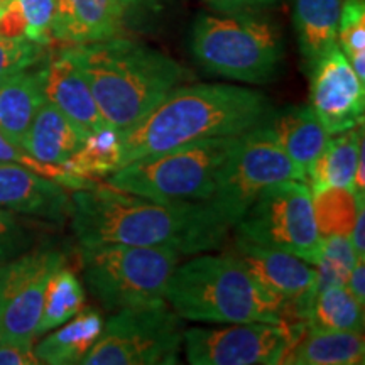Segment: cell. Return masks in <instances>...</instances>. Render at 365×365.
<instances>
[{
	"instance_id": "cell-1",
	"label": "cell",
	"mask_w": 365,
	"mask_h": 365,
	"mask_svg": "<svg viewBox=\"0 0 365 365\" xmlns=\"http://www.w3.org/2000/svg\"><path fill=\"white\" fill-rule=\"evenodd\" d=\"M70 217L81 247L120 244L190 255L218 249L230 230L207 202L148 198L107 182L73 191Z\"/></svg>"
},
{
	"instance_id": "cell-2",
	"label": "cell",
	"mask_w": 365,
	"mask_h": 365,
	"mask_svg": "<svg viewBox=\"0 0 365 365\" xmlns=\"http://www.w3.org/2000/svg\"><path fill=\"white\" fill-rule=\"evenodd\" d=\"M271 115L272 105L262 91L223 83L181 85L122 132V166L182 144L240 135L264 125Z\"/></svg>"
},
{
	"instance_id": "cell-3",
	"label": "cell",
	"mask_w": 365,
	"mask_h": 365,
	"mask_svg": "<svg viewBox=\"0 0 365 365\" xmlns=\"http://www.w3.org/2000/svg\"><path fill=\"white\" fill-rule=\"evenodd\" d=\"M65 51L88 81L105 125L118 132L132 129L191 78L176 59L124 36Z\"/></svg>"
},
{
	"instance_id": "cell-4",
	"label": "cell",
	"mask_w": 365,
	"mask_h": 365,
	"mask_svg": "<svg viewBox=\"0 0 365 365\" xmlns=\"http://www.w3.org/2000/svg\"><path fill=\"white\" fill-rule=\"evenodd\" d=\"M166 303L182 319L202 323H289L284 301L267 293L235 255H196L178 264Z\"/></svg>"
},
{
	"instance_id": "cell-5",
	"label": "cell",
	"mask_w": 365,
	"mask_h": 365,
	"mask_svg": "<svg viewBox=\"0 0 365 365\" xmlns=\"http://www.w3.org/2000/svg\"><path fill=\"white\" fill-rule=\"evenodd\" d=\"M191 51L210 73L264 85L276 78L284 44L279 27L264 14H202L191 31Z\"/></svg>"
},
{
	"instance_id": "cell-6",
	"label": "cell",
	"mask_w": 365,
	"mask_h": 365,
	"mask_svg": "<svg viewBox=\"0 0 365 365\" xmlns=\"http://www.w3.org/2000/svg\"><path fill=\"white\" fill-rule=\"evenodd\" d=\"M240 135L213 137L134 159L105 182L115 190L148 198L207 202L215 190L218 173Z\"/></svg>"
},
{
	"instance_id": "cell-7",
	"label": "cell",
	"mask_w": 365,
	"mask_h": 365,
	"mask_svg": "<svg viewBox=\"0 0 365 365\" xmlns=\"http://www.w3.org/2000/svg\"><path fill=\"white\" fill-rule=\"evenodd\" d=\"M181 254L161 247H81L85 282L107 312L166 303V287Z\"/></svg>"
},
{
	"instance_id": "cell-8",
	"label": "cell",
	"mask_w": 365,
	"mask_h": 365,
	"mask_svg": "<svg viewBox=\"0 0 365 365\" xmlns=\"http://www.w3.org/2000/svg\"><path fill=\"white\" fill-rule=\"evenodd\" d=\"M181 317L168 303L118 309L103 323L83 365H173L182 349Z\"/></svg>"
},
{
	"instance_id": "cell-9",
	"label": "cell",
	"mask_w": 365,
	"mask_h": 365,
	"mask_svg": "<svg viewBox=\"0 0 365 365\" xmlns=\"http://www.w3.org/2000/svg\"><path fill=\"white\" fill-rule=\"evenodd\" d=\"M293 180L307 181V175L274 143L266 125L255 127L239 137L207 203L232 228L264 190Z\"/></svg>"
},
{
	"instance_id": "cell-10",
	"label": "cell",
	"mask_w": 365,
	"mask_h": 365,
	"mask_svg": "<svg viewBox=\"0 0 365 365\" xmlns=\"http://www.w3.org/2000/svg\"><path fill=\"white\" fill-rule=\"evenodd\" d=\"M235 234L269 249L284 250L317 266L322 235L307 181H284L264 190L235 223Z\"/></svg>"
},
{
	"instance_id": "cell-11",
	"label": "cell",
	"mask_w": 365,
	"mask_h": 365,
	"mask_svg": "<svg viewBox=\"0 0 365 365\" xmlns=\"http://www.w3.org/2000/svg\"><path fill=\"white\" fill-rule=\"evenodd\" d=\"M307 328L287 323H225L217 328H188L182 333L191 365H276Z\"/></svg>"
},
{
	"instance_id": "cell-12",
	"label": "cell",
	"mask_w": 365,
	"mask_h": 365,
	"mask_svg": "<svg viewBox=\"0 0 365 365\" xmlns=\"http://www.w3.org/2000/svg\"><path fill=\"white\" fill-rule=\"evenodd\" d=\"M65 254L39 249L0 266V341L34 345L49 277Z\"/></svg>"
},
{
	"instance_id": "cell-13",
	"label": "cell",
	"mask_w": 365,
	"mask_h": 365,
	"mask_svg": "<svg viewBox=\"0 0 365 365\" xmlns=\"http://www.w3.org/2000/svg\"><path fill=\"white\" fill-rule=\"evenodd\" d=\"M309 78V107L330 135L364 124L365 83L339 46L318 59Z\"/></svg>"
},
{
	"instance_id": "cell-14",
	"label": "cell",
	"mask_w": 365,
	"mask_h": 365,
	"mask_svg": "<svg viewBox=\"0 0 365 365\" xmlns=\"http://www.w3.org/2000/svg\"><path fill=\"white\" fill-rule=\"evenodd\" d=\"M227 252L235 255L267 293L284 301L289 314L307 322L314 298L317 267L293 254L264 247L237 234Z\"/></svg>"
},
{
	"instance_id": "cell-15",
	"label": "cell",
	"mask_w": 365,
	"mask_h": 365,
	"mask_svg": "<svg viewBox=\"0 0 365 365\" xmlns=\"http://www.w3.org/2000/svg\"><path fill=\"white\" fill-rule=\"evenodd\" d=\"M129 14L127 0H56L51 41L68 48L117 38Z\"/></svg>"
},
{
	"instance_id": "cell-16",
	"label": "cell",
	"mask_w": 365,
	"mask_h": 365,
	"mask_svg": "<svg viewBox=\"0 0 365 365\" xmlns=\"http://www.w3.org/2000/svg\"><path fill=\"white\" fill-rule=\"evenodd\" d=\"M0 208L63 222L71 213V196L49 178L17 164L0 163Z\"/></svg>"
},
{
	"instance_id": "cell-17",
	"label": "cell",
	"mask_w": 365,
	"mask_h": 365,
	"mask_svg": "<svg viewBox=\"0 0 365 365\" xmlns=\"http://www.w3.org/2000/svg\"><path fill=\"white\" fill-rule=\"evenodd\" d=\"M43 93L46 102L65 113L85 135L105 127L88 81L65 49L43 68Z\"/></svg>"
},
{
	"instance_id": "cell-18",
	"label": "cell",
	"mask_w": 365,
	"mask_h": 365,
	"mask_svg": "<svg viewBox=\"0 0 365 365\" xmlns=\"http://www.w3.org/2000/svg\"><path fill=\"white\" fill-rule=\"evenodd\" d=\"M264 125L274 143L307 176L331 137L309 105L287 107L272 113Z\"/></svg>"
},
{
	"instance_id": "cell-19",
	"label": "cell",
	"mask_w": 365,
	"mask_h": 365,
	"mask_svg": "<svg viewBox=\"0 0 365 365\" xmlns=\"http://www.w3.org/2000/svg\"><path fill=\"white\" fill-rule=\"evenodd\" d=\"M85 139L86 135L65 113L44 100L21 145L38 161L61 166L80 149Z\"/></svg>"
},
{
	"instance_id": "cell-20",
	"label": "cell",
	"mask_w": 365,
	"mask_h": 365,
	"mask_svg": "<svg viewBox=\"0 0 365 365\" xmlns=\"http://www.w3.org/2000/svg\"><path fill=\"white\" fill-rule=\"evenodd\" d=\"M362 331H331L307 327L291 344L282 364L359 365L365 362Z\"/></svg>"
},
{
	"instance_id": "cell-21",
	"label": "cell",
	"mask_w": 365,
	"mask_h": 365,
	"mask_svg": "<svg viewBox=\"0 0 365 365\" xmlns=\"http://www.w3.org/2000/svg\"><path fill=\"white\" fill-rule=\"evenodd\" d=\"M105 319L95 308H81L78 313L56 331H48V336L34 346L39 364L48 365H75L81 364L91 346L102 333Z\"/></svg>"
},
{
	"instance_id": "cell-22",
	"label": "cell",
	"mask_w": 365,
	"mask_h": 365,
	"mask_svg": "<svg viewBox=\"0 0 365 365\" xmlns=\"http://www.w3.org/2000/svg\"><path fill=\"white\" fill-rule=\"evenodd\" d=\"M344 0H293V22L299 53L308 71L336 46Z\"/></svg>"
},
{
	"instance_id": "cell-23",
	"label": "cell",
	"mask_w": 365,
	"mask_h": 365,
	"mask_svg": "<svg viewBox=\"0 0 365 365\" xmlns=\"http://www.w3.org/2000/svg\"><path fill=\"white\" fill-rule=\"evenodd\" d=\"M43 102V68H27L0 81V132L21 145Z\"/></svg>"
},
{
	"instance_id": "cell-24",
	"label": "cell",
	"mask_w": 365,
	"mask_h": 365,
	"mask_svg": "<svg viewBox=\"0 0 365 365\" xmlns=\"http://www.w3.org/2000/svg\"><path fill=\"white\" fill-rule=\"evenodd\" d=\"M364 150V124L330 137L325 149L309 168V190L328 186L352 188L359 156Z\"/></svg>"
},
{
	"instance_id": "cell-25",
	"label": "cell",
	"mask_w": 365,
	"mask_h": 365,
	"mask_svg": "<svg viewBox=\"0 0 365 365\" xmlns=\"http://www.w3.org/2000/svg\"><path fill=\"white\" fill-rule=\"evenodd\" d=\"M68 175L85 182H98L122 168V132L105 125L86 135L83 144L61 164Z\"/></svg>"
},
{
	"instance_id": "cell-26",
	"label": "cell",
	"mask_w": 365,
	"mask_h": 365,
	"mask_svg": "<svg viewBox=\"0 0 365 365\" xmlns=\"http://www.w3.org/2000/svg\"><path fill=\"white\" fill-rule=\"evenodd\" d=\"M85 307V289L75 272L66 264L58 267L49 277L44 291L43 309L36 327V336L46 335L61 327Z\"/></svg>"
},
{
	"instance_id": "cell-27",
	"label": "cell",
	"mask_w": 365,
	"mask_h": 365,
	"mask_svg": "<svg viewBox=\"0 0 365 365\" xmlns=\"http://www.w3.org/2000/svg\"><path fill=\"white\" fill-rule=\"evenodd\" d=\"M307 327L331 331H362L364 304L345 286H330L314 294L308 308Z\"/></svg>"
},
{
	"instance_id": "cell-28",
	"label": "cell",
	"mask_w": 365,
	"mask_h": 365,
	"mask_svg": "<svg viewBox=\"0 0 365 365\" xmlns=\"http://www.w3.org/2000/svg\"><path fill=\"white\" fill-rule=\"evenodd\" d=\"M56 0H9L0 14V36L22 38L48 46Z\"/></svg>"
},
{
	"instance_id": "cell-29",
	"label": "cell",
	"mask_w": 365,
	"mask_h": 365,
	"mask_svg": "<svg viewBox=\"0 0 365 365\" xmlns=\"http://www.w3.org/2000/svg\"><path fill=\"white\" fill-rule=\"evenodd\" d=\"M312 198L314 218L322 237H349L359 208L365 202V196L357 195L352 188H340V186L313 190Z\"/></svg>"
},
{
	"instance_id": "cell-30",
	"label": "cell",
	"mask_w": 365,
	"mask_h": 365,
	"mask_svg": "<svg viewBox=\"0 0 365 365\" xmlns=\"http://www.w3.org/2000/svg\"><path fill=\"white\" fill-rule=\"evenodd\" d=\"M357 259L349 237H322V252H319L318 264L314 266L317 267L314 294L330 286H345Z\"/></svg>"
},
{
	"instance_id": "cell-31",
	"label": "cell",
	"mask_w": 365,
	"mask_h": 365,
	"mask_svg": "<svg viewBox=\"0 0 365 365\" xmlns=\"http://www.w3.org/2000/svg\"><path fill=\"white\" fill-rule=\"evenodd\" d=\"M336 46L349 59L354 71L365 83V2L344 0L340 12Z\"/></svg>"
},
{
	"instance_id": "cell-32",
	"label": "cell",
	"mask_w": 365,
	"mask_h": 365,
	"mask_svg": "<svg viewBox=\"0 0 365 365\" xmlns=\"http://www.w3.org/2000/svg\"><path fill=\"white\" fill-rule=\"evenodd\" d=\"M0 163H12V164H17V166L27 168V170L38 173L41 176L49 178V180L59 182V185L65 186L66 190L75 191V190H81V188H86V186L93 185V182H85L70 176L61 166H51V164H44L38 161V159L31 156L22 145L12 143L11 139H7L2 132H0Z\"/></svg>"
},
{
	"instance_id": "cell-33",
	"label": "cell",
	"mask_w": 365,
	"mask_h": 365,
	"mask_svg": "<svg viewBox=\"0 0 365 365\" xmlns=\"http://www.w3.org/2000/svg\"><path fill=\"white\" fill-rule=\"evenodd\" d=\"M44 44L22 38L0 36V81L38 65L44 56Z\"/></svg>"
},
{
	"instance_id": "cell-34",
	"label": "cell",
	"mask_w": 365,
	"mask_h": 365,
	"mask_svg": "<svg viewBox=\"0 0 365 365\" xmlns=\"http://www.w3.org/2000/svg\"><path fill=\"white\" fill-rule=\"evenodd\" d=\"M218 14H264L279 0H205Z\"/></svg>"
},
{
	"instance_id": "cell-35",
	"label": "cell",
	"mask_w": 365,
	"mask_h": 365,
	"mask_svg": "<svg viewBox=\"0 0 365 365\" xmlns=\"http://www.w3.org/2000/svg\"><path fill=\"white\" fill-rule=\"evenodd\" d=\"M34 345L0 341V365H38Z\"/></svg>"
},
{
	"instance_id": "cell-36",
	"label": "cell",
	"mask_w": 365,
	"mask_h": 365,
	"mask_svg": "<svg viewBox=\"0 0 365 365\" xmlns=\"http://www.w3.org/2000/svg\"><path fill=\"white\" fill-rule=\"evenodd\" d=\"M349 293L359 301L360 304H365V262L364 257H359L355 261L352 271L349 274V279L345 284Z\"/></svg>"
},
{
	"instance_id": "cell-37",
	"label": "cell",
	"mask_w": 365,
	"mask_h": 365,
	"mask_svg": "<svg viewBox=\"0 0 365 365\" xmlns=\"http://www.w3.org/2000/svg\"><path fill=\"white\" fill-rule=\"evenodd\" d=\"M364 228H365V208L364 205L359 208L357 218H355V223L352 227V232H350L349 239L350 244L357 254V257H365V234H364Z\"/></svg>"
},
{
	"instance_id": "cell-38",
	"label": "cell",
	"mask_w": 365,
	"mask_h": 365,
	"mask_svg": "<svg viewBox=\"0 0 365 365\" xmlns=\"http://www.w3.org/2000/svg\"><path fill=\"white\" fill-rule=\"evenodd\" d=\"M168 0H127L132 11H158Z\"/></svg>"
},
{
	"instance_id": "cell-39",
	"label": "cell",
	"mask_w": 365,
	"mask_h": 365,
	"mask_svg": "<svg viewBox=\"0 0 365 365\" xmlns=\"http://www.w3.org/2000/svg\"><path fill=\"white\" fill-rule=\"evenodd\" d=\"M14 218L9 212H6L4 208H0V237L7 235L9 232L12 230L14 228Z\"/></svg>"
},
{
	"instance_id": "cell-40",
	"label": "cell",
	"mask_w": 365,
	"mask_h": 365,
	"mask_svg": "<svg viewBox=\"0 0 365 365\" xmlns=\"http://www.w3.org/2000/svg\"><path fill=\"white\" fill-rule=\"evenodd\" d=\"M7 4H9V0H0V14L4 12V9H6Z\"/></svg>"
}]
</instances>
